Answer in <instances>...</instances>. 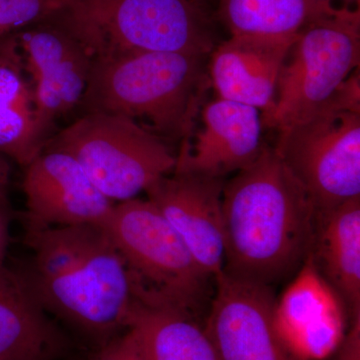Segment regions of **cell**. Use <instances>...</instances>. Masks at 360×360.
<instances>
[{"label":"cell","mask_w":360,"mask_h":360,"mask_svg":"<svg viewBox=\"0 0 360 360\" xmlns=\"http://www.w3.org/2000/svg\"><path fill=\"white\" fill-rule=\"evenodd\" d=\"M224 271L272 286L293 277L312 253L311 200L274 148L225 180Z\"/></svg>","instance_id":"cell-1"},{"label":"cell","mask_w":360,"mask_h":360,"mask_svg":"<svg viewBox=\"0 0 360 360\" xmlns=\"http://www.w3.org/2000/svg\"><path fill=\"white\" fill-rule=\"evenodd\" d=\"M214 284L205 330L220 360H298L277 333L272 286L224 270Z\"/></svg>","instance_id":"cell-10"},{"label":"cell","mask_w":360,"mask_h":360,"mask_svg":"<svg viewBox=\"0 0 360 360\" xmlns=\"http://www.w3.org/2000/svg\"><path fill=\"white\" fill-rule=\"evenodd\" d=\"M191 1L198 2V4H202V6H205L207 0H191Z\"/></svg>","instance_id":"cell-26"},{"label":"cell","mask_w":360,"mask_h":360,"mask_svg":"<svg viewBox=\"0 0 360 360\" xmlns=\"http://www.w3.org/2000/svg\"><path fill=\"white\" fill-rule=\"evenodd\" d=\"M200 127L180 141L174 172L226 179L250 167L264 143L262 111L219 98L200 108Z\"/></svg>","instance_id":"cell-11"},{"label":"cell","mask_w":360,"mask_h":360,"mask_svg":"<svg viewBox=\"0 0 360 360\" xmlns=\"http://www.w3.org/2000/svg\"><path fill=\"white\" fill-rule=\"evenodd\" d=\"M94 360H144L129 329L103 345Z\"/></svg>","instance_id":"cell-22"},{"label":"cell","mask_w":360,"mask_h":360,"mask_svg":"<svg viewBox=\"0 0 360 360\" xmlns=\"http://www.w3.org/2000/svg\"><path fill=\"white\" fill-rule=\"evenodd\" d=\"M11 181V167L6 156L0 155V206L8 207V186Z\"/></svg>","instance_id":"cell-24"},{"label":"cell","mask_w":360,"mask_h":360,"mask_svg":"<svg viewBox=\"0 0 360 360\" xmlns=\"http://www.w3.org/2000/svg\"><path fill=\"white\" fill-rule=\"evenodd\" d=\"M52 21L94 58L137 51L210 56L219 44L205 6L191 0H72Z\"/></svg>","instance_id":"cell-4"},{"label":"cell","mask_w":360,"mask_h":360,"mask_svg":"<svg viewBox=\"0 0 360 360\" xmlns=\"http://www.w3.org/2000/svg\"><path fill=\"white\" fill-rule=\"evenodd\" d=\"M32 85L40 120L53 134L59 118L77 110L94 58L54 21L8 34Z\"/></svg>","instance_id":"cell-9"},{"label":"cell","mask_w":360,"mask_h":360,"mask_svg":"<svg viewBox=\"0 0 360 360\" xmlns=\"http://www.w3.org/2000/svg\"><path fill=\"white\" fill-rule=\"evenodd\" d=\"M104 229L122 255L136 302L194 315L214 281L150 200L116 203Z\"/></svg>","instance_id":"cell-5"},{"label":"cell","mask_w":360,"mask_h":360,"mask_svg":"<svg viewBox=\"0 0 360 360\" xmlns=\"http://www.w3.org/2000/svg\"><path fill=\"white\" fill-rule=\"evenodd\" d=\"M315 265L354 317L360 314V198L319 219L312 250Z\"/></svg>","instance_id":"cell-18"},{"label":"cell","mask_w":360,"mask_h":360,"mask_svg":"<svg viewBox=\"0 0 360 360\" xmlns=\"http://www.w3.org/2000/svg\"><path fill=\"white\" fill-rule=\"evenodd\" d=\"M359 61V9L335 7L310 21L288 52L264 129H283L321 110Z\"/></svg>","instance_id":"cell-7"},{"label":"cell","mask_w":360,"mask_h":360,"mask_svg":"<svg viewBox=\"0 0 360 360\" xmlns=\"http://www.w3.org/2000/svg\"><path fill=\"white\" fill-rule=\"evenodd\" d=\"M225 180L172 172L146 191L148 200L158 207L194 260L213 281L224 266L222 193Z\"/></svg>","instance_id":"cell-13"},{"label":"cell","mask_w":360,"mask_h":360,"mask_svg":"<svg viewBox=\"0 0 360 360\" xmlns=\"http://www.w3.org/2000/svg\"><path fill=\"white\" fill-rule=\"evenodd\" d=\"M312 4L319 7H331L333 6V0H309ZM348 2H357L359 4V0H347Z\"/></svg>","instance_id":"cell-25"},{"label":"cell","mask_w":360,"mask_h":360,"mask_svg":"<svg viewBox=\"0 0 360 360\" xmlns=\"http://www.w3.org/2000/svg\"><path fill=\"white\" fill-rule=\"evenodd\" d=\"M25 169L26 229L104 226L110 219L115 203L68 153L44 150Z\"/></svg>","instance_id":"cell-12"},{"label":"cell","mask_w":360,"mask_h":360,"mask_svg":"<svg viewBox=\"0 0 360 360\" xmlns=\"http://www.w3.org/2000/svg\"><path fill=\"white\" fill-rule=\"evenodd\" d=\"M72 0H0V37L53 20Z\"/></svg>","instance_id":"cell-21"},{"label":"cell","mask_w":360,"mask_h":360,"mask_svg":"<svg viewBox=\"0 0 360 360\" xmlns=\"http://www.w3.org/2000/svg\"><path fill=\"white\" fill-rule=\"evenodd\" d=\"M335 8L316 6L309 0H219V14L231 37L288 40Z\"/></svg>","instance_id":"cell-20"},{"label":"cell","mask_w":360,"mask_h":360,"mask_svg":"<svg viewBox=\"0 0 360 360\" xmlns=\"http://www.w3.org/2000/svg\"><path fill=\"white\" fill-rule=\"evenodd\" d=\"M49 315L20 271L0 270V360H56L65 354L68 340Z\"/></svg>","instance_id":"cell-16"},{"label":"cell","mask_w":360,"mask_h":360,"mask_svg":"<svg viewBox=\"0 0 360 360\" xmlns=\"http://www.w3.org/2000/svg\"><path fill=\"white\" fill-rule=\"evenodd\" d=\"M277 131L274 151L309 195L316 224L360 198V113L328 103Z\"/></svg>","instance_id":"cell-8"},{"label":"cell","mask_w":360,"mask_h":360,"mask_svg":"<svg viewBox=\"0 0 360 360\" xmlns=\"http://www.w3.org/2000/svg\"><path fill=\"white\" fill-rule=\"evenodd\" d=\"M345 307L310 255L276 300L277 333L298 360L326 359L342 340Z\"/></svg>","instance_id":"cell-14"},{"label":"cell","mask_w":360,"mask_h":360,"mask_svg":"<svg viewBox=\"0 0 360 360\" xmlns=\"http://www.w3.org/2000/svg\"><path fill=\"white\" fill-rule=\"evenodd\" d=\"M207 59L180 52L97 56L77 110L123 116L165 141H181L196 127L210 86Z\"/></svg>","instance_id":"cell-3"},{"label":"cell","mask_w":360,"mask_h":360,"mask_svg":"<svg viewBox=\"0 0 360 360\" xmlns=\"http://www.w3.org/2000/svg\"><path fill=\"white\" fill-rule=\"evenodd\" d=\"M44 150L68 153L111 201L134 200L172 174L176 155L167 141L123 116L85 113L52 135Z\"/></svg>","instance_id":"cell-6"},{"label":"cell","mask_w":360,"mask_h":360,"mask_svg":"<svg viewBox=\"0 0 360 360\" xmlns=\"http://www.w3.org/2000/svg\"><path fill=\"white\" fill-rule=\"evenodd\" d=\"M127 329L144 360H220L205 328L181 310L135 300Z\"/></svg>","instance_id":"cell-19"},{"label":"cell","mask_w":360,"mask_h":360,"mask_svg":"<svg viewBox=\"0 0 360 360\" xmlns=\"http://www.w3.org/2000/svg\"><path fill=\"white\" fill-rule=\"evenodd\" d=\"M53 135L37 112L30 80L9 35L0 37V155L27 167Z\"/></svg>","instance_id":"cell-17"},{"label":"cell","mask_w":360,"mask_h":360,"mask_svg":"<svg viewBox=\"0 0 360 360\" xmlns=\"http://www.w3.org/2000/svg\"><path fill=\"white\" fill-rule=\"evenodd\" d=\"M25 240L32 258L20 274L47 314L101 347L127 329L131 279L104 226L26 229Z\"/></svg>","instance_id":"cell-2"},{"label":"cell","mask_w":360,"mask_h":360,"mask_svg":"<svg viewBox=\"0 0 360 360\" xmlns=\"http://www.w3.org/2000/svg\"><path fill=\"white\" fill-rule=\"evenodd\" d=\"M295 39L231 37L207 59L210 86L219 98L252 106L269 115L276 103L279 75Z\"/></svg>","instance_id":"cell-15"},{"label":"cell","mask_w":360,"mask_h":360,"mask_svg":"<svg viewBox=\"0 0 360 360\" xmlns=\"http://www.w3.org/2000/svg\"><path fill=\"white\" fill-rule=\"evenodd\" d=\"M9 238V210L0 206V270L6 265V255Z\"/></svg>","instance_id":"cell-23"}]
</instances>
